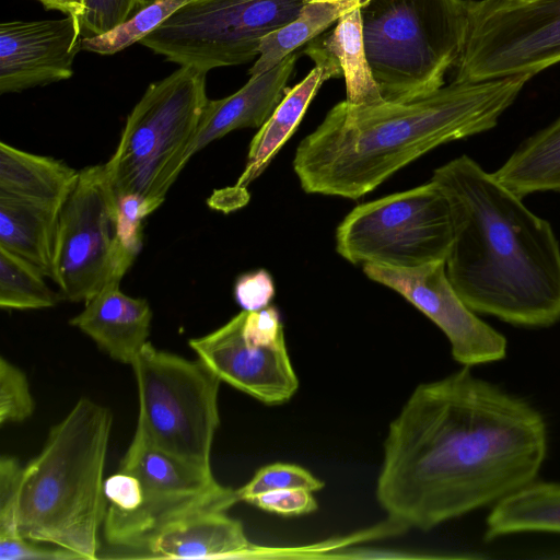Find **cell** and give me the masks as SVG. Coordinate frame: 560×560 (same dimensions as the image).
<instances>
[{
    "label": "cell",
    "instance_id": "7",
    "mask_svg": "<svg viewBox=\"0 0 560 560\" xmlns=\"http://www.w3.org/2000/svg\"><path fill=\"white\" fill-rule=\"evenodd\" d=\"M131 368L139 398L137 425L148 440L186 464L211 470L221 380L199 359L159 350L150 341Z\"/></svg>",
    "mask_w": 560,
    "mask_h": 560
},
{
    "label": "cell",
    "instance_id": "15",
    "mask_svg": "<svg viewBox=\"0 0 560 560\" xmlns=\"http://www.w3.org/2000/svg\"><path fill=\"white\" fill-rule=\"evenodd\" d=\"M78 18L0 24V93H16L68 80L82 50Z\"/></svg>",
    "mask_w": 560,
    "mask_h": 560
},
{
    "label": "cell",
    "instance_id": "12",
    "mask_svg": "<svg viewBox=\"0 0 560 560\" xmlns=\"http://www.w3.org/2000/svg\"><path fill=\"white\" fill-rule=\"evenodd\" d=\"M457 82L533 74L560 62V0H467Z\"/></svg>",
    "mask_w": 560,
    "mask_h": 560
},
{
    "label": "cell",
    "instance_id": "11",
    "mask_svg": "<svg viewBox=\"0 0 560 560\" xmlns=\"http://www.w3.org/2000/svg\"><path fill=\"white\" fill-rule=\"evenodd\" d=\"M117 217L105 164L80 170L57 226L52 280L61 300L85 303L131 267L135 258L119 243Z\"/></svg>",
    "mask_w": 560,
    "mask_h": 560
},
{
    "label": "cell",
    "instance_id": "6",
    "mask_svg": "<svg viewBox=\"0 0 560 560\" xmlns=\"http://www.w3.org/2000/svg\"><path fill=\"white\" fill-rule=\"evenodd\" d=\"M206 74L179 67L147 88L105 163L117 197L138 194L158 207L164 202L192 156L191 145L209 100Z\"/></svg>",
    "mask_w": 560,
    "mask_h": 560
},
{
    "label": "cell",
    "instance_id": "13",
    "mask_svg": "<svg viewBox=\"0 0 560 560\" xmlns=\"http://www.w3.org/2000/svg\"><path fill=\"white\" fill-rule=\"evenodd\" d=\"M365 276L418 308L446 336L455 361L464 366L502 360L506 339L481 320L452 285L445 260L413 268L363 265Z\"/></svg>",
    "mask_w": 560,
    "mask_h": 560
},
{
    "label": "cell",
    "instance_id": "1",
    "mask_svg": "<svg viewBox=\"0 0 560 560\" xmlns=\"http://www.w3.org/2000/svg\"><path fill=\"white\" fill-rule=\"evenodd\" d=\"M542 416L464 366L418 385L384 442L376 499L398 526L430 530L533 482Z\"/></svg>",
    "mask_w": 560,
    "mask_h": 560
},
{
    "label": "cell",
    "instance_id": "23",
    "mask_svg": "<svg viewBox=\"0 0 560 560\" xmlns=\"http://www.w3.org/2000/svg\"><path fill=\"white\" fill-rule=\"evenodd\" d=\"M492 175L521 198L560 192V117L522 142Z\"/></svg>",
    "mask_w": 560,
    "mask_h": 560
},
{
    "label": "cell",
    "instance_id": "33",
    "mask_svg": "<svg viewBox=\"0 0 560 560\" xmlns=\"http://www.w3.org/2000/svg\"><path fill=\"white\" fill-rule=\"evenodd\" d=\"M313 493L305 489L271 491L256 495L247 503L281 516H301L317 510L318 504Z\"/></svg>",
    "mask_w": 560,
    "mask_h": 560
},
{
    "label": "cell",
    "instance_id": "35",
    "mask_svg": "<svg viewBox=\"0 0 560 560\" xmlns=\"http://www.w3.org/2000/svg\"><path fill=\"white\" fill-rule=\"evenodd\" d=\"M276 293L275 282L266 269L241 275L234 284V298L242 310L258 311L269 306Z\"/></svg>",
    "mask_w": 560,
    "mask_h": 560
},
{
    "label": "cell",
    "instance_id": "17",
    "mask_svg": "<svg viewBox=\"0 0 560 560\" xmlns=\"http://www.w3.org/2000/svg\"><path fill=\"white\" fill-rule=\"evenodd\" d=\"M120 281L108 282L70 325L88 335L112 359L131 365L148 342L152 320L149 302L120 290Z\"/></svg>",
    "mask_w": 560,
    "mask_h": 560
},
{
    "label": "cell",
    "instance_id": "4",
    "mask_svg": "<svg viewBox=\"0 0 560 560\" xmlns=\"http://www.w3.org/2000/svg\"><path fill=\"white\" fill-rule=\"evenodd\" d=\"M112 425L108 408L82 397L50 429L39 454L23 467L18 511L22 536L62 547L81 560L98 558Z\"/></svg>",
    "mask_w": 560,
    "mask_h": 560
},
{
    "label": "cell",
    "instance_id": "14",
    "mask_svg": "<svg viewBox=\"0 0 560 560\" xmlns=\"http://www.w3.org/2000/svg\"><path fill=\"white\" fill-rule=\"evenodd\" d=\"M242 310L212 332L188 341L190 348L221 381L266 405L290 400L299 388L285 339L256 346L243 336Z\"/></svg>",
    "mask_w": 560,
    "mask_h": 560
},
{
    "label": "cell",
    "instance_id": "19",
    "mask_svg": "<svg viewBox=\"0 0 560 560\" xmlns=\"http://www.w3.org/2000/svg\"><path fill=\"white\" fill-rule=\"evenodd\" d=\"M301 52L308 56L315 66L302 81L293 88L287 89L272 114L258 128L250 141L246 165L235 184L236 188L245 190L246 186L265 171L273 156L295 132L324 82L342 77L338 66L327 56L305 47Z\"/></svg>",
    "mask_w": 560,
    "mask_h": 560
},
{
    "label": "cell",
    "instance_id": "8",
    "mask_svg": "<svg viewBox=\"0 0 560 560\" xmlns=\"http://www.w3.org/2000/svg\"><path fill=\"white\" fill-rule=\"evenodd\" d=\"M452 240L450 202L430 179L353 208L336 230V250L353 265L413 268L446 260Z\"/></svg>",
    "mask_w": 560,
    "mask_h": 560
},
{
    "label": "cell",
    "instance_id": "10",
    "mask_svg": "<svg viewBox=\"0 0 560 560\" xmlns=\"http://www.w3.org/2000/svg\"><path fill=\"white\" fill-rule=\"evenodd\" d=\"M119 470L139 479L142 501L131 512L107 506L104 537L112 547L139 552L137 557L165 527L199 512L228 511L240 501L236 490L219 483L212 470L159 450L138 425Z\"/></svg>",
    "mask_w": 560,
    "mask_h": 560
},
{
    "label": "cell",
    "instance_id": "2",
    "mask_svg": "<svg viewBox=\"0 0 560 560\" xmlns=\"http://www.w3.org/2000/svg\"><path fill=\"white\" fill-rule=\"evenodd\" d=\"M533 77L452 81L407 103L341 101L300 142L294 173L305 192L359 199L434 148L495 127Z\"/></svg>",
    "mask_w": 560,
    "mask_h": 560
},
{
    "label": "cell",
    "instance_id": "24",
    "mask_svg": "<svg viewBox=\"0 0 560 560\" xmlns=\"http://www.w3.org/2000/svg\"><path fill=\"white\" fill-rule=\"evenodd\" d=\"M523 532L560 533V483L533 481L494 503L486 539Z\"/></svg>",
    "mask_w": 560,
    "mask_h": 560
},
{
    "label": "cell",
    "instance_id": "16",
    "mask_svg": "<svg viewBox=\"0 0 560 560\" xmlns=\"http://www.w3.org/2000/svg\"><path fill=\"white\" fill-rule=\"evenodd\" d=\"M301 51H294L270 70L250 75L235 93L208 100L191 145V155L229 132L260 128L272 114L288 89Z\"/></svg>",
    "mask_w": 560,
    "mask_h": 560
},
{
    "label": "cell",
    "instance_id": "37",
    "mask_svg": "<svg viewBox=\"0 0 560 560\" xmlns=\"http://www.w3.org/2000/svg\"><path fill=\"white\" fill-rule=\"evenodd\" d=\"M104 493L108 508L119 512L135 511L142 501L139 479L129 472L118 470L104 481Z\"/></svg>",
    "mask_w": 560,
    "mask_h": 560
},
{
    "label": "cell",
    "instance_id": "28",
    "mask_svg": "<svg viewBox=\"0 0 560 560\" xmlns=\"http://www.w3.org/2000/svg\"><path fill=\"white\" fill-rule=\"evenodd\" d=\"M324 481L302 466L289 463H273L260 467L243 487L236 489L240 501L271 491L305 489L316 492Z\"/></svg>",
    "mask_w": 560,
    "mask_h": 560
},
{
    "label": "cell",
    "instance_id": "22",
    "mask_svg": "<svg viewBox=\"0 0 560 560\" xmlns=\"http://www.w3.org/2000/svg\"><path fill=\"white\" fill-rule=\"evenodd\" d=\"M330 58L341 71L346 83V102L351 105H373L384 101L368 61L361 8L343 14L332 30L305 45Z\"/></svg>",
    "mask_w": 560,
    "mask_h": 560
},
{
    "label": "cell",
    "instance_id": "26",
    "mask_svg": "<svg viewBox=\"0 0 560 560\" xmlns=\"http://www.w3.org/2000/svg\"><path fill=\"white\" fill-rule=\"evenodd\" d=\"M43 272L19 255L0 247V306L4 310L54 307L60 300Z\"/></svg>",
    "mask_w": 560,
    "mask_h": 560
},
{
    "label": "cell",
    "instance_id": "34",
    "mask_svg": "<svg viewBox=\"0 0 560 560\" xmlns=\"http://www.w3.org/2000/svg\"><path fill=\"white\" fill-rule=\"evenodd\" d=\"M40 544L21 534L0 536V560H81L62 547Z\"/></svg>",
    "mask_w": 560,
    "mask_h": 560
},
{
    "label": "cell",
    "instance_id": "18",
    "mask_svg": "<svg viewBox=\"0 0 560 560\" xmlns=\"http://www.w3.org/2000/svg\"><path fill=\"white\" fill-rule=\"evenodd\" d=\"M260 547L245 534L242 523L228 511L209 510L183 518L155 535L144 558L232 559L255 557Z\"/></svg>",
    "mask_w": 560,
    "mask_h": 560
},
{
    "label": "cell",
    "instance_id": "39",
    "mask_svg": "<svg viewBox=\"0 0 560 560\" xmlns=\"http://www.w3.org/2000/svg\"><path fill=\"white\" fill-rule=\"evenodd\" d=\"M304 3H314V2H327V3H337L351 8L352 10L363 8L372 0H303Z\"/></svg>",
    "mask_w": 560,
    "mask_h": 560
},
{
    "label": "cell",
    "instance_id": "3",
    "mask_svg": "<svg viewBox=\"0 0 560 560\" xmlns=\"http://www.w3.org/2000/svg\"><path fill=\"white\" fill-rule=\"evenodd\" d=\"M453 240L447 277L475 312L524 327L560 319V246L551 225L468 155L433 171Z\"/></svg>",
    "mask_w": 560,
    "mask_h": 560
},
{
    "label": "cell",
    "instance_id": "29",
    "mask_svg": "<svg viewBox=\"0 0 560 560\" xmlns=\"http://www.w3.org/2000/svg\"><path fill=\"white\" fill-rule=\"evenodd\" d=\"M35 408L24 372L0 358V423L22 422L28 419Z\"/></svg>",
    "mask_w": 560,
    "mask_h": 560
},
{
    "label": "cell",
    "instance_id": "36",
    "mask_svg": "<svg viewBox=\"0 0 560 560\" xmlns=\"http://www.w3.org/2000/svg\"><path fill=\"white\" fill-rule=\"evenodd\" d=\"M243 336L247 342L256 346L272 345L285 339L278 310L269 305L258 311H246Z\"/></svg>",
    "mask_w": 560,
    "mask_h": 560
},
{
    "label": "cell",
    "instance_id": "30",
    "mask_svg": "<svg viewBox=\"0 0 560 560\" xmlns=\"http://www.w3.org/2000/svg\"><path fill=\"white\" fill-rule=\"evenodd\" d=\"M150 0H83L80 19L83 37L96 36L118 26Z\"/></svg>",
    "mask_w": 560,
    "mask_h": 560
},
{
    "label": "cell",
    "instance_id": "20",
    "mask_svg": "<svg viewBox=\"0 0 560 560\" xmlns=\"http://www.w3.org/2000/svg\"><path fill=\"white\" fill-rule=\"evenodd\" d=\"M79 171L60 160L0 143V196L60 209Z\"/></svg>",
    "mask_w": 560,
    "mask_h": 560
},
{
    "label": "cell",
    "instance_id": "32",
    "mask_svg": "<svg viewBox=\"0 0 560 560\" xmlns=\"http://www.w3.org/2000/svg\"><path fill=\"white\" fill-rule=\"evenodd\" d=\"M23 467L10 455L0 458V536L20 534L19 500Z\"/></svg>",
    "mask_w": 560,
    "mask_h": 560
},
{
    "label": "cell",
    "instance_id": "27",
    "mask_svg": "<svg viewBox=\"0 0 560 560\" xmlns=\"http://www.w3.org/2000/svg\"><path fill=\"white\" fill-rule=\"evenodd\" d=\"M192 0H150L128 20L96 36L83 37L82 50L102 56L115 55L140 43L178 9Z\"/></svg>",
    "mask_w": 560,
    "mask_h": 560
},
{
    "label": "cell",
    "instance_id": "5",
    "mask_svg": "<svg viewBox=\"0 0 560 560\" xmlns=\"http://www.w3.org/2000/svg\"><path fill=\"white\" fill-rule=\"evenodd\" d=\"M361 18L373 78L384 101L394 103L442 88L468 28L467 0H372Z\"/></svg>",
    "mask_w": 560,
    "mask_h": 560
},
{
    "label": "cell",
    "instance_id": "21",
    "mask_svg": "<svg viewBox=\"0 0 560 560\" xmlns=\"http://www.w3.org/2000/svg\"><path fill=\"white\" fill-rule=\"evenodd\" d=\"M60 209L0 196V247L52 280Z\"/></svg>",
    "mask_w": 560,
    "mask_h": 560
},
{
    "label": "cell",
    "instance_id": "9",
    "mask_svg": "<svg viewBox=\"0 0 560 560\" xmlns=\"http://www.w3.org/2000/svg\"><path fill=\"white\" fill-rule=\"evenodd\" d=\"M303 0H192L140 40L179 67L203 72L259 55L262 38L293 21Z\"/></svg>",
    "mask_w": 560,
    "mask_h": 560
},
{
    "label": "cell",
    "instance_id": "25",
    "mask_svg": "<svg viewBox=\"0 0 560 560\" xmlns=\"http://www.w3.org/2000/svg\"><path fill=\"white\" fill-rule=\"evenodd\" d=\"M351 11V8L337 3H305L293 21L262 38L258 58L248 74H261L270 70Z\"/></svg>",
    "mask_w": 560,
    "mask_h": 560
},
{
    "label": "cell",
    "instance_id": "38",
    "mask_svg": "<svg viewBox=\"0 0 560 560\" xmlns=\"http://www.w3.org/2000/svg\"><path fill=\"white\" fill-rule=\"evenodd\" d=\"M47 10H56L66 15L78 18L79 20L84 13L83 0H37Z\"/></svg>",
    "mask_w": 560,
    "mask_h": 560
},
{
    "label": "cell",
    "instance_id": "31",
    "mask_svg": "<svg viewBox=\"0 0 560 560\" xmlns=\"http://www.w3.org/2000/svg\"><path fill=\"white\" fill-rule=\"evenodd\" d=\"M117 233L124 250L136 259L142 247V221L159 207L138 194L117 197Z\"/></svg>",
    "mask_w": 560,
    "mask_h": 560
}]
</instances>
